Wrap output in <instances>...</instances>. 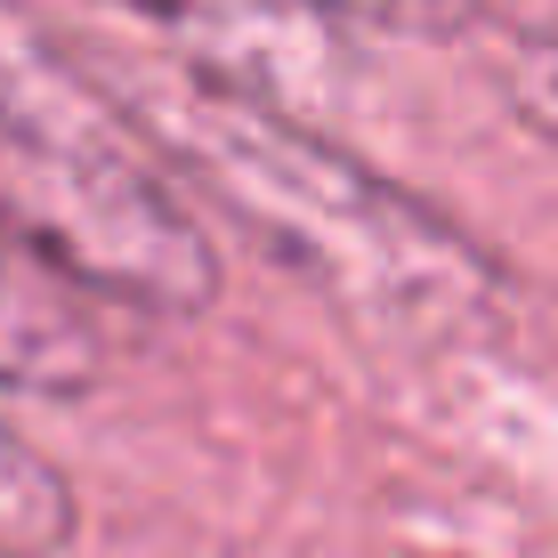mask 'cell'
Instances as JSON below:
<instances>
[{"label":"cell","mask_w":558,"mask_h":558,"mask_svg":"<svg viewBox=\"0 0 558 558\" xmlns=\"http://www.w3.org/2000/svg\"><path fill=\"white\" fill-rule=\"evenodd\" d=\"M122 113L186 186H203V203L243 219L267 259L292 267L332 307L405 340H453L494 324L502 267L446 210L364 170L292 106L154 65Z\"/></svg>","instance_id":"6da1fadb"},{"label":"cell","mask_w":558,"mask_h":558,"mask_svg":"<svg viewBox=\"0 0 558 558\" xmlns=\"http://www.w3.org/2000/svg\"><path fill=\"white\" fill-rule=\"evenodd\" d=\"M0 227L89 300L146 316L219 300V252L170 162L16 0H0Z\"/></svg>","instance_id":"7a4b0ae2"},{"label":"cell","mask_w":558,"mask_h":558,"mask_svg":"<svg viewBox=\"0 0 558 558\" xmlns=\"http://www.w3.org/2000/svg\"><path fill=\"white\" fill-rule=\"evenodd\" d=\"M138 41L170 49L179 73L252 89L276 106H307L340 82V33L307 16L300 0H89Z\"/></svg>","instance_id":"3957f363"},{"label":"cell","mask_w":558,"mask_h":558,"mask_svg":"<svg viewBox=\"0 0 558 558\" xmlns=\"http://www.w3.org/2000/svg\"><path fill=\"white\" fill-rule=\"evenodd\" d=\"M98 380H106V340L89 324L82 292L0 227V389L89 397Z\"/></svg>","instance_id":"277c9868"},{"label":"cell","mask_w":558,"mask_h":558,"mask_svg":"<svg viewBox=\"0 0 558 558\" xmlns=\"http://www.w3.org/2000/svg\"><path fill=\"white\" fill-rule=\"evenodd\" d=\"M461 41L494 82L502 113L558 154V0H477Z\"/></svg>","instance_id":"5b68a950"},{"label":"cell","mask_w":558,"mask_h":558,"mask_svg":"<svg viewBox=\"0 0 558 558\" xmlns=\"http://www.w3.org/2000/svg\"><path fill=\"white\" fill-rule=\"evenodd\" d=\"M82 526L65 470L0 413V558H57Z\"/></svg>","instance_id":"8992f818"},{"label":"cell","mask_w":558,"mask_h":558,"mask_svg":"<svg viewBox=\"0 0 558 558\" xmlns=\"http://www.w3.org/2000/svg\"><path fill=\"white\" fill-rule=\"evenodd\" d=\"M332 33H397V41H461L477 0H300Z\"/></svg>","instance_id":"52a82bcc"}]
</instances>
